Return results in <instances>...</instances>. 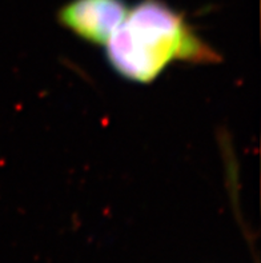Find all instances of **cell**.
Instances as JSON below:
<instances>
[{"instance_id": "obj_1", "label": "cell", "mask_w": 261, "mask_h": 263, "mask_svg": "<svg viewBox=\"0 0 261 263\" xmlns=\"http://www.w3.org/2000/svg\"><path fill=\"white\" fill-rule=\"evenodd\" d=\"M108 63L122 78L148 84L169 64H216L220 53L164 0H140L106 44Z\"/></svg>"}, {"instance_id": "obj_2", "label": "cell", "mask_w": 261, "mask_h": 263, "mask_svg": "<svg viewBox=\"0 0 261 263\" xmlns=\"http://www.w3.org/2000/svg\"><path fill=\"white\" fill-rule=\"evenodd\" d=\"M128 10L126 0H70L57 11V22L87 43L106 47Z\"/></svg>"}]
</instances>
